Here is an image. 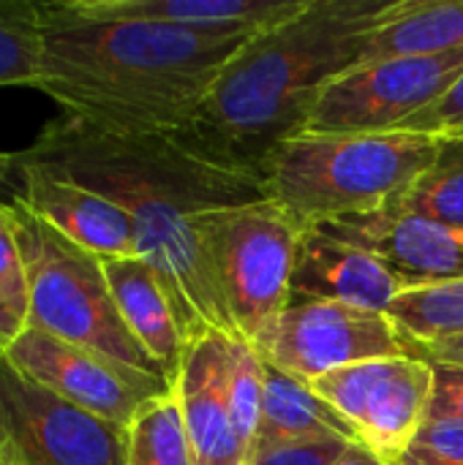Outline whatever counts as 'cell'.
Masks as SVG:
<instances>
[{
    "mask_svg": "<svg viewBox=\"0 0 463 465\" xmlns=\"http://www.w3.org/2000/svg\"><path fill=\"white\" fill-rule=\"evenodd\" d=\"M349 447L344 439H300L254 455L248 465H336Z\"/></svg>",
    "mask_w": 463,
    "mask_h": 465,
    "instance_id": "27",
    "label": "cell"
},
{
    "mask_svg": "<svg viewBox=\"0 0 463 465\" xmlns=\"http://www.w3.org/2000/svg\"><path fill=\"white\" fill-rule=\"evenodd\" d=\"M300 439H344L360 444L355 428L308 384L265 362V403L251 455Z\"/></svg>",
    "mask_w": 463,
    "mask_h": 465,
    "instance_id": "18",
    "label": "cell"
},
{
    "mask_svg": "<svg viewBox=\"0 0 463 465\" xmlns=\"http://www.w3.org/2000/svg\"><path fill=\"white\" fill-rule=\"evenodd\" d=\"M401 131L431 134V136H463V76L450 87V93L431 109L407 120Z\"/></svg>",
    "mask_w": 463,
    "mask_h": 465,
    "instance_id": "29",
    "label": "cell"
},
{
    "mask_svg": "<svg viewBox=\"0 0 463 465\" xmlns=\"http://www.w3.org/2000/svg\"><path fill=\"white\" fill-rule=\"evenodd\" d=\"M38 30L35 90L115 134H188L226 63L257 35L101 19L65 0L38 3Z\"/></svg>",
    "mask_w": 463,
    "mask_h": 465,
    "instance_id": "2",
    "label": "cell"
},
{
    "mask_svg": "<svg viewBox=\"0 0 463 465\" xmlns=\"http://www.w3.org/2000/svg\"><path fill=\"white\" fill-rule=\"evenodd\" d=\"M38 44V3L0 0V87H35Z\"/></svg>",
    "mask_w": 463,
    "mask_h": 465,
    "instance_id": "24",
    "label": "cell"
},
{
    "mask_svg": "<svg viewBox=\"0 0 463 465\" xmlns=\"http://www.w3.org/2000/svg\"><path fill=\"white\" fill-rule=\"evenodd\" d=\"M439 136L390 134H311L276 142L259 169L270 202L303 232L322 223L388 207L434 163Z\"/></svg>",
    "mask_w": 463,
    "mask_h": 465,
    "instance_id": "4",
    "label": "cell"
},
{
    "mask_svg": "<svg viewBox=\"0 0 463 465\" xmlns=\"http://www.w3.org/2000/svg\"><path fill=\"white\" fill-rule=\"evenodd\" d=\"M463 49V0H398L368 38L360 63Z\"/></svg>",
    "mask_w": 463,
    "mask_h": 465,
    "instance_id": "19",
    "label": "cell"
},
{
    "mask_svg": "<svg viewBox=\"0 0 463 465\" xmlns=\"http://www.w3.org/2000/svg\"><path fill=\"white\" fill-rule=\"evenodd\" d=\"M3 357L35 384L123 428L131 425L142 403L172 390L164 379L123 368L35 327H27Z\"/></svg>",
    "mask_w": 463,
    "mask_h": 465,
    "instance_id": "11",
    "label": "cell"
},
{
    "mask_svg": "<svg viewBox=\"0 0 463 465\" xmlns=\"http://www.w3.org/2000/svg\"><path fill=\"white\" fill-rule=\"evenodd\" d=\"M0 465H3V458H0Z\"/></svg>",
    "mask_w": 463,
    "mask_h": 465,
    "instance_id": "35",
    "label": "cell"
},
{
    "mask_svg": "<svg viewBox=\"0 0 463 465\" xmlns=\"http://www.w3.org/2000/svg\"><path fill=\"white\" fill-rule=\"evenodd\" d=\"M254 346L265 362L303 384L371 360L423 357L388 313L338 302H289Z\"/></svg>",
    "mask_w": 463,
    "mask_h": 465,
    "instance_id": "8",
    "label": "cell"
},
{
    "mask_svg": "<svg viewBox=\"0 0 463 465\" xmlns=\"http://www.w3.org/2000/svg\"><path fill=\"white\" fill-rule=\"evenodd\" d=\"M407 286L368 251L306 229L297 242L289 302H338L385 313Z\"/></svg>",
    "mask_w": 463,
    "mask_h": 465,
    "instance_id": "14",
    "label": "cell"
},
{
    "mask_svg": "<svg viewBox=\"0 0 463 465\" xmlns=\"http://www.w3.org/2000/svg\"><path fill=\"white\" fill-rule=\"evenodd\" d=\"M463 76V49L360 63L333 79L311 106L303 131L390 134L442 101Z\"/></svg>",
    "mask_w": 463,
    "mask_h": 465,
    "instance_id": "7",
    "label": "cell"
},
{
    "mask_svg": "<svg viewBox=\"0 0 463 465\" xmlns=\"http://www.w3.org/2000/svg\"><path fill=\"white\" fill-rule=\"evenodd\" d=\"M25 330H27V319L11 305V300L0 289V354H5Z\"/></svg>",
    "mask_w": 463,
    "mask_h": 465,
    "instance_id": "30",
    "label": "cell"
},
{
    "mask_svg": "<svg viewBox=\"0 0 463 465\" xmlns=\"http://www.w3.org/2000/svg\"><path fill=\"white\" fill-rule=\"evenodd\" d=\"M14 158L79 183L131 215L139 259L161 278L186 343L202 335L243 338L199 223L207 213L270 199L257 166L224 158L191 134H115L68 114L52 120Z\"/></svg>",
    "mask_w": 463,
    "mask_h": 465,
    "instance_id": "1",
    "label": "cell"
},
{
    "mask_svg": "<svg viewBox=\"0 0 463 465\" xmlns=\"http://www.w3.org/2000/svg\"><path fill=\"white\" fill-rule=\"evenodd\" d=\"M199 229L226 311L254 343L289 305L303 229L270 199L207 213Z\"/></svg>",
    "mask_w": 463,
    "mask_h": 465,
    "instance_id": "6",
    "label": "cell"
},
{
    "mask_svg": "<svg viewBox=\"0 0 463 465\" xmlns=\"http://www.w3.org/2000/svg\"><path fill=\"white\" fill-rule=\"evenodd\" d=\"M0 289L27 319V270L19 245L16 215L8 202H0Z\"/></svg>",
    "mask_w": 463,
    "mask_h": 465,
    "instance_id": "26",
    "label": "cell"
},
{
    "mask_svg": "<svg viewBox=\"0 0 463 465\" xmlns=\"http://www.w3.org/2000/svg\"><path fill=\"white\" fill-rule=\"evenodd\" d=\"M101 19L161 22L188 30H267L295 16L308 0H65Z\"/></svg>",
    "mask_w": 463,
    "mask_h": 465,
    "instance_id": "16",
    "label": "cell"
},
{
    "mask_svg": "<svg viewBox=\"0 0 463 465\" xmlns=\"http://www.w3.org/2000/svg\"><path fill=\"white\" fill-rule=\"evenodd\" d=\"M226 395H229V411L237 439L248 458L262 420L265 360L257 351V346L246 338L226 341Z\"/></svg>",
    "mask_w": 463,
    "mask_h": 465,
    "instance_id": "23",
    "label": "cell"
},
{
    "mask_svg": "<svg viewBox=\"0 0 463 465\" xmlns=\"http://www.w3.org/2000/svg\"><path fill=\"white\" fill-rule=\"evenodd\" d=\"M14 174V155L11 153H0V185L8 183Z\"/></svg>",
    "mask_w": 463,
    "mask_h": 465,
    "instance_id": "33",
    "label": "cell"
},
{
    "mask_svg": "<svg viewBox=\"0 0 463 465\" xmlns=\"http://www.w3.org/2000/svg\"><path fill=\"white\" fill-rule=\"evenodd\" d=\"M385 313L423 354L442 341L463 338V278L404 289Z\"/></svg>",
    "mask_w": 463,
    "mask_h": 465,
    "instance_id": "20",
    "label": "cell"
},
{
    "mask_svg": "<svg viewBox=\"0 0 463 465\" xmlns=\"http://www.w3.org/2000/svg\"><path fill=\"white\" fill-rule=\"evenodd\" d=\"M396 465H463V425L426 422Z\"/></svg>",
    "mask_w": 463,
    "mask_h": 465,
    "instance_id": "25",
    "label": "cell"
},
{
    "mask_svg": "<svg viewBox=\"0 0 463 465\" xmlns=\"http://www.w3.org/2000/svg\"><path fill=\"white\" fill-rule=\"evenodd\" d=\"M172 390L196 465H248L229 411L224 335H202L186 343Z\"/></svg>",
    "mask_w": 463,
    "mask_h": 465,
    "instance_id": "15",
    "label": "cell"
},
{
    "mask_svg": "<svg viewBox=\"0 0 463 465\" xmlns=\"http://www.w3.org/2000/svg\"><path fill=\"white\" fill-rule=\"evenodd\" d=\"M336 465H393V463L382 460L377 452H371V450H368V447H363V444H352V447L344 452V458H341Z\"/></svg>",
    "mask_w": 463,
    "mask_h": 465,
    "instance_id": "32",
    "label": "cell"
},
{
    "mask_svg": "<svg viewBox=\"0 0 463 465\" xmlns=\"http://www.w3.org/2000/svg\"><path fill=\"white\" fill-rule=\"evenodd\" d=\"M0 452L22 465H126L128 430L35 384L0 354Z\"/></svg>",
    "mask_w": 463,
    "mask_h": 465,
    "instance_id": "9",
    "label": "cell"
},
{
    "mask_svg": "<svg viewBox=\"0 0 463 465\" xmlns=\"http://www.w3.org/2000/svg\"><path fill=\"white\" fill-rule=\"evenodd\" d=\"M423 357H426V360H434V362H453V365H463V338L442 341V343L431 346Z\"/></svg>",
    "mask_w": 463,
    "mask_h": 465,
    "instance_id": "31",
    "label": "cell"
},
{
    "mask_svg": "<svg viewBox=\"0 0 463 465\" xmlns=\"http://www.w3.org/2000/svg\"><path fill=\"white\" fill-rule=\"evenodd\" d=\"M8 204L27 270V327L166 381L161 365L126 327L101 259L41 221L16 193Z\"/></svg>",
    "mask_w": 463,
    "mask_h": 465,
    "instance_id": "5",
    "label": "cell"
},
{
    "mask_svg": "<svg viewBox=\"0 0 463 465\" xmlns=\"http://www.w3.org/2000/svg\"><path fill=\"white\" fill-rule=\"evenodd\" d=\"M126 430V465H196L175 390L142 403Z\"/></svg>",
    "mask_w": 463,
    "mask_h": 465,
    "instance_id": "21",
    "label": "cell"
},
{
    "mask_svg": "<svg viewBox=\"0 0 463 465\" xmlns=\"http://www.w3.org/2000/svg\"><path fill=\"white\" fill-rule=\"evenodd\" d=\"M431 362L434 387L426 422H458L463 425V365Z\"/></svg>",
    "mask_w": 463,
    "mask_h": 465,
    "instance_id": "28",
    "label": "cell"
},
{
    "mask_svg": "<svg viewBox=\"0 0 463 465\" xmlns=\"http://www.w3.org/2000/svg\"><path fill=\"white\" fill-rule=\"evenodd\" d=\"M0 458H3V465H22V463H16L14 458H8V455H3V452H0Z\"/></svg>",
    "mask_w": 463,
    "mask_h": 465,
    "instance_id": "34",
    "label": "cell"
},
{
    "mask_svg": "<svg viewBox=\"0 0 463 465\" xmlns=\"http://www.w3.org/2000/svg\"><path fill=\"white\" fill-rule=\"evenodd\" d=\"M396 3L308 0L295 16L251 35L216 79L188 134L259 169L276 142L303 131L322 90L357 65Z\"/></svg>",
    "mask_w": 463,
    "mask_h": 465,
    "instance_id": "3",
    "label": "cell"
},
{
    "mask_svg": "<svg viewBox=\"0 0 463 465\" xmlns=\"http://www.w3.org/2000/svg\"><path fill=\"white\" fill-rule=\"evenodd\" d=\"M308 387L355 428L363 447L396 465L426 425L434 373L426 357H393L333 371Z\"/></svg>",
    "mask_w": 463,
    "mask_h": 465,
    "instance_id": "10",
    "label": "cell"
},
{
    "mask_svg": "<svg viewBox=\"0 0 463 465\" xmlns=\"http://www.w3.org/2000/svg\"><path fill=\"white\" fill-rule=\"evenodd\" d=\"M393 204L404 213L463 229V136H439L434 163Z\"/></svg>",
    "mask_w": 463,
    "mask_h": 465,
    "instance_id": "22",
    "label": "cell"
},
{
    "mask_svg": "<svg viewBox=\"0 0 463 465\" xmlns=\"http://www.w3.org/2000/svg\"><path fill=\"white\" fill-rule=\"evenodd\" d=\"M14 174L19 177L16 196L41 221H46L52 229H57L79 248L90 251L98 259L139 256L134 221L112 199L65 177L19 163L16 158H14Z\"/></svg>",
    "mask_w": 463,
    "mask_h": 465,
    "instance_id": "13",
    "label": "cell"
},
{
    "mask_svg": "<svg viewBox=\"0 0 463 465\" xmlns=\"http://www.w3.org/2000/svg\"><path fill=\"white\" fill-rule=\"evenodd\" d=\"M101 267L126 327L142 343V349L161 365L166 381L175 384L186 351V338L177 327L161 278L139 256L101 259Z\"/></svg>",
    "mask_w": 463,
    "mask_h": 465,
    "instance_id": "17",
    "label": "cell"
},
{
    "mask_svg": "<svg viewBox=\"0 0 463 465\" xmlns=\"http://www.w3.org/2000/svg\"><path fill=\"white\" fill-rule=\"evenodd\" d=\"M317 229L374 253L407 289L463 278V229L404 213L393 202Z\"/></svg>",
    "mask_w": 463,
    "mask_h": 465,
    "instance_id": "12",
    "label": "cell"
}]
</instances>
